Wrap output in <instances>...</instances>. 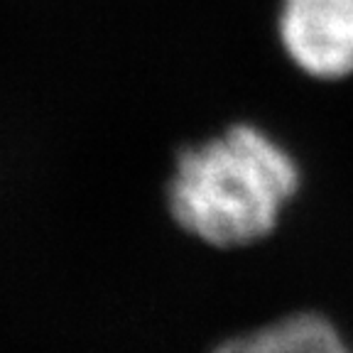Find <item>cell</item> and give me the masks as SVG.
Returning <instances> with one entry per match:
<instances>
[{"label":"cell","mask_w":353,"mask_h":353,"mask_svg":"<svg viewBox=\"0 0 353 353\" xmlns=\"http://www.w3.org/2000/svg\"><path fill=\"white\" fill-rule=\"evenodd\" d=\"M297 189L292 154L268 132L236 125L179 154L167 199L184 231L233 248L268 236Z\"/></svg>","instance_id":"6da1fadb"},{"label":"cell","mask_w":353,"mask_h":353,"mask_svg":"<svg viewBox=\"0 0 353 353\" xmlns=\"http://www.w3.org/2000/svg\"><path fill=\"white\" fill-rule=\"evenodd\" d=\"M277 28L304 74L324 81L353 74V0H282Z\"/></svg>","instance_id":"7a4b0ae2"},{"label":"cell","mask_w":353,"mask_h":353,"mask_svg":"<svg viewBox=\"0 0 353 353\" xmlns=\"http://www.w3.org/2000/svg\"><path fill=\"white\" fill-rule=\"evenodd\" d=\"M214 353H348V348L324 316L294 314L248 336L231 339Z\"/></svg>","instance_id":"3957f363"}]
</instances>
